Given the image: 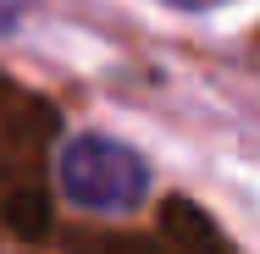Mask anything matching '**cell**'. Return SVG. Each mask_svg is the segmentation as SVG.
<instances>
[{
	"mask_svg": "<svg viewBox=\"0 0 260 254\" xmlns=\"http://www.w3.org/2000/svg\"><path fill=\"white\" fill-rule=\"evenodd\" d=\"M28 6H34V0H0V39L22 28V17H28Z\"/></svg>",
	"mask_w": 260,
	"mask_h": 254,
	"instance_id": "obj_2",
	"label": "cell"
},
{
	"mask_svg": "<svg viewBox=\"0 0 260 254\" xmlns=\"http://www.w3.org/2000/svg\"><path fill=\"white\" fill-rule=\"evenodd\" d=\"M155 6H166V11H216V6H227V0H155Z\"/></svg>",
	"mask_w": 260,
	"mask_h": 254,
	"instance_id": "obj_3",
	"label": "cell"
},
{
	"mask_svg": "<svg viewBox=\"0 0 260 254\" xmlns=\"http://www.w3.org/2000/svg\"><path fill=\"white\" fill-rule=\"evenodd\" d=\"M55 188L67 204H78L89 215H127L150 194V160L127 138L72 133L55 150Z\"/></svg>",
	"mask_w": 260,
	"mask_h": 254,
	"instance_id": "obj_1",
	"label": "cell"
}]
</instances>
